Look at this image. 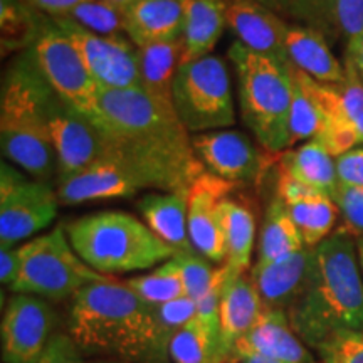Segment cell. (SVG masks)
I'll return each instance as SVG.
<instances>
[{
  "label": "cell",
  "instance_id": "30bf717a",
  "mask_svg": "<svg viewBox=\"0 0 363 363\" xmlns=\"http://www.w3.org/2000/svg\"><path fill=\"white\" fill-rule=\"evenodd\" d=\"M57 190L29 179L6 160L0 165V246L13 247L56 219Z\"/></svg>",
  "mask_w": 363,
  "mask_h": 363
},
{
  "label": "cell",
  "instance_id": "d590c367",
  "mask_svg": "<svg viewBox=\"0 0 363 363\" xmlns=\"http://www.w3.org/2000/svg\"><path fill=\"white\" fill-rule=\"evenodd\" d=\"M174 259L177 262V267H179L180 278L184 281L187 296L194 299L195 303L201 301L211 291L212 286L216 284L220 267L214 269L208 264V259L199 252L177 254Z\"/></svg>",
  "mask_w": 363,
  "mask_h": 363
},
{
  "label": "cell",
  "instance_id": "c3c4849f",
  "mask_svg": "<svg viewBox=\"0 0 363 363\" xmlns=\"http://www.w3.org/2000/svg\"><path fill=\"white\" fill-rule=\"evenodd\" d=\"M106 4H110L111 7H115L116 11L120 12H126L128 9H131L133 6H136L138 2H142V0H104Z\"/></svg>",
  "mask_w": 363,
  "mask_h": 363
},
{
  "label": "cell",
  "instance_id": "83f0119b",
  "mask_svg": "<svg viewBox=\"0 0 363 363\" xmlns=\"http://www.w3.org/2000/svg\"><path fill=\"white\" fill-rule=\"evenodd\" d=\"M303 247H306L305 240L294 224L288 207L278 195H274L262 220L256 262L264 264V262L278 261Z\"/></svg>",
  "mask_w": 363,
  "mask_h": 363
},
{
  "label": "cell",
  "instance_id": "d4e9b609",
  "mask_svg": "<svg viewBox=\"0 0 363 363\" xmlns=\"http://www.w3.org/2000/svg\"><path fill=\"white\" fill-rule=\"evenodd\" d=\"M184 56L182 65L211 56L227 26L225 0H182Z\"/></svg>",
  "mask_w": 363,
  "mask_h": 363
},
{
  "label": "cell",
  "instance_id": "681fc988",
  "mask_svg": "<svg viewBox=\"0 0 363 363\" xmlns=\"http://www.w3.org/2000/svg\"><path fill=\"white\" fill-rule=\"evenodd\" d=\"M357 249H358V257H360V266H362V274H363V235L357 238Z\"/></svg>",
  "mask_w": 363,
  "mask_h": 363
},
{
  "label": "cell",
  "instance_id": "74e56055",
  "mask_svg": "<svg viewBox=\"0 0 363 363\" xmlns=\"http://www.w3.org/2000/svg\"><path fill=\"white\" fill-rule=\"evenodd\" d=\"M363 30V0H331L328 12V34L345 39V45L357 39Z\"/></svg>",
  "mask_w": 363,
  "mask_h": 363
},
{
  "label": "cell",
  "instance_id": "7dc6e473",
  "mask_svg": "<svg viewBox=\"0 0 363 363\" xmlns=\"http://www.w3.org/2000/svg\"><path fill=\"white\" fill-rule=\"evenodd\" d=\"M227 363H283L281 360H276V358L262 355V353H256V352H242V353H235L229 358Z\"/></svg>",
  "mask_w": 363,
  "mask_h": 363
},
{
  "label": "cell",
  "instance_id": "7bdbcfd3",
  "mask_svg": "<svg viewBox=\"0 0 363 363\" xmlns=\"http://www.w3.org/2000/svg\"><path fill=\"white\" fill-rule=\"evenodd\" d=\"M26 6H29L34 11H38L49 17H62L67 16L81 4L89 2V0H21Z\"/></svg>",
  "mask_w": 363,
  "mask_h": 363
},
{
  "label": "cell",
  "instance_id": "d6986e66",
  "mask_svg": "<svg viewBox=\"0 0 363 363\" xmlns=\"http://www.w3.org/2000/svg\"><path fill=\"white\" fill-rule=\"evenodd\" d=\"M259 294L249 276H233L225 271L219 306V360L229 362L235 343L249 333L264 313Z\"/></svg>",
  "mask_w": 363,
  "mask_h": 363
},
{
  "label": "cell",
  "instance_id": "836d02e7",
  "mask_svg": "<svg viewBox=\"0 0 363 363\" xmlns=\"http://www.w3.org/2000/svg\"><path fill=\"white\" fill-rule=\"evenodd\" d=\"M153 318H155V335L157 343L162 353L169 357V348L172 338L179 330L184 328L189 321H192L197 315V305L189 296L174 299V301L163 303V305H152Z\"/></svg>",
  "mask_w": 363,
  "mask_h": 363
},
{
  "label": "cell",
  "instance_id": "ee69618b",
  "mask_svg": "<svg viewBox=\"0 0 363 363\" xmlns=\"http://www.w3.org/2000/svg\"><path fill=\"white\" fill-rule=\"evenodd\" d=\"M21 272L19 247L0 246V281L4 286L12 288Z\"/></svg>",
  "mask_w": 363,
  "mask_h": 363
},
{
  "label": "cell",
  "instance_id": "3957f363",
  "mask_svg": "<svg viewBox=\"0 0 363 363\" xmlns=\"http://www.w3.org/2000/svg\"><path fill=\"white\" fill-rule=\"evenodd\" d=\"M69 335L84 353L133 363H169L157 343L153 306L126 283L106 278L72 296Z\"/></svg>",
  "mask_w": 363,
  "mask_h": 363
},
{
  "label": "cell",
  "instance_id": "7a4b0ae2",
  "mask_svg": "<svg viewBox=\"0 0 363 363\" xmlns=\"http://www.w3.org/2000/svg\"><path fill=\"white\" fill-rule=\"evenodd\" d=\"M286 313L311 348L337 331H363V274L350 230H337L313 247L305 288Z\"/></svg>",
  "mask_w": 363,
  "mask_h": 363
},
{
  "label": "cell",
  "instance_id": "1f68e13d",
  "mask_svg": "<svg viewBox=\"0 0 363 363\" xmlns=\"http://www.w3.org/2000/svg\"><path fill=\"white\" fill-rule=\"evenodd\" d=\"M169 355L174 363H220L219 333L195 316L172 338Z\"/></svg>",
  "mask_w": 363,
  "mask_h": 363
},
{
  "label": "cell",
  "instance_id": "e575fe53",
  "mask_svg": "<svg viewBox=\"0 0 363 363\" xmlns=\"http://www.w3.org/2000/svg\"><path fill=\"white\" fill-rule=\"evenodd\" d=\"M67 19L74 21L84 29L99 35H126L125 34V13L116 11L104 0H89L71 11Z\"/></svg>",
  "mask_w": 363,
  "mask_h": 363
},
{
  "label": "cell",
  "instance_id": "44dd1931",
  "mask_svg": "<svg viewBox=\"0 0 363 363\" xmlns=\"http://www.w3.org/2000/svg\"><path fill=\"white\" fill-rule=\"evenodd\" d=\"M242 352L262 353L283 363H315L284 310H264L251 331L235 343L230 357Z\"/></svg>",
  "mask_w": 363,
  "mask_h": 363
},
{
  "label": "cell",
  "instance_id": "ab89813d",
  "mask_svg": "<svg viewBox=\"0 0 363 363\" xmlns=\"http://www.w3.org/2000/svg\"><path fill=\"white\" fill-rule=\"evenodd\" d=\"M337 172L340 184L363 192V145L337 157Z\"/></svg>",
  "mask_w": 363,
  "mask_h": 363
},
{
  "label": "cell",
  "instance_id": "8d00e7d4",
  "mask_svg": "<svg viewBox=\"0 0 363 363\" xmlns=\"http://www.w3.org/2000/svg\"><path fill=\"white\" fill-rule=\"evenodd\" d=\"M315 350L323 363H363V331H337Z\"/></svg>",
  "mask_w": 363,
  "mask_h": 363
},
{
  "label": "cell",
  "instance_id": "603a6c76",
  "mask_svg": "<svg viewBox=\"0 0 363 363\" xmlns=\"http://www.w3.org/2000/svg\"><path fill=\"white\" fill-rule=\"evenodd\" d=\"M286 54L289 65L325 84H342L345 65L331 52L325 34L310 26L289 24L286 33Z\"/></svg>",
  "mask_w": 363,
  "mask_h": 363
},
{
  "label": "cell",
  "instance_id": "8992f818",
  "mask_svg": "<svg viewBox=\"0 0 363 363\" xmlns=\"http://www.w3.org/2000/svg\"><path fill=\"white\" fill-rule=\"evenodd\" d=\"M238 74L240 116L267 153L289 148L293 66L249 51L239 40L227 51Z\"/></svg>",
  "mask_w": 363,
  "mask_h": 363
},
{
  "label": "cell",
  "instance_id": "f546056e",
  "mask_svg": "<svg viewBox=\"0 0 363 363\" xmlns=\"http://www.w3.org/2000/svg\"><path fill=\"white\" fill-rule=\"evenodd\" d=\"M306 247H316L333 230L338 207L330 195L315 192L296 202L286 203Z\"/></svg>",
  "mask_w": 363,
  "mask_h": 363
},
{
  "label": "cell",
  "instance_id": "f35d334b",
  "mask_svg": "<svg viewBox=\"0 0 363 363\" xmlns=\"http://www.w3.org/2000/svg\"><path fill=\"white\" fill-rule=\"evenodd\" d=\"M333 202L337 203L340 214L345 217L348 229L352 234L363 235V192L362 190L347 187L340 184V187L335 192Z\"/></svg>",
  "mask_w": 363,
  "mask_h": 363
},
{
  "label": "cell",
  "instance_id": "277c9868",
  "mask_svg": "<svg viewBox=\"0 0 363 363\" xmlns=\"http://www.w3.org/2000/svg\"><path fill=\"white\" fill-rule=\"evenodd\" d=\"M45 78L33 49L13 57L4 72L0 94V147L6 160L33 179H57V157L43 113Z\"/></svg>",
  "mask_w": 363,
  "mask_h": 363
},
{
  "label": "cell",
  "instance_id": "52a82bcc",
  "mask_svg": "<svg viewBox=\"0 0 363 363\" xmlns=\"http://www.w3.org/2000/svg\"><path fill=\"white\" fill-rule=\"evenodd\" d=\"M19 256V278L11 288L16 294L62 301L89 283L110 278L91 269L76 254L65 225H56L48 234L22 244Z\"/></svg>",
  "mask_w": 363,
  "mask_h": 363
},
{
  "label": "cell",
  "instance_id": "484cf974",
  "mask_svg": "<svg viewBox=\"0 0 363 363\" xmlns=\"http://www.w3.org/2000/svg\"><path fill=\"white\" fill-rule=\"evenodd\" d=\"M136 52H138L142 89L163 108L174 110L172 88H174L177 71L182 66L184 40L179 38L153 43L143 48H136Z\"/></svg>",
  "mask_w": 363,
  "mask_h": 363
},
{
  "label": "cell",
  "instance_id": "8fae6325",
  "mask_svg": "<svg viewBox=\"0 0 363 363\" xmlns=\"http://www.w3.org/2000/svg\"><path fill=\"white\" fill-rule=\"evenodd\" d=\"M43 113L57 157V182L66 180L104 155V138L88 116L57 96L45 81Z\"/></svg>",
  "mask_w": 363,
  "mask_h": 363
},
{
  "label": "cell",
  "instance_id": "5bb4252c",
  "mask_svg": "<svg viewBox=\"0 0 363 363\" xmlns=\"http://www.w3.org/2000/svg\"><path fill=\"white\" fill-rule=\"evenodd\" d=\"M56 311L48 301L33 294H13L4 311V363H38L54 337Z\"/></svg>",
  "mask_w": 363,
  "mask_h": 363
},
{
  "label": "cell",
  "instance_id": "bcb514c9",
  "mask_svg": "<svg viewBox=\"0 0 363 363\" xmlns=\"http://www.w3.org/2000/svg\"><path fill=\"white\" fill-rule=\"evenodd\" d=\"M256 2H259L264 7L271 9V11L278 13V16H288L294 19L301 0H256Z\"/></svg>",
  "mask_w": 363,
  "mask_h": 363
},
{
  "label": "cell",
  "instance_id": "9c48e42d",
  "mask_svg": "<svg viewBox=\"0 0 363 363\" xmlns=\"http://www.w3.org/2000/svg\"><path fill=\"white\" fill-rule=\"evenodd\" d=\"M29 48L33 49L40 72L57 96L96 125L99 121V86L84 66L74 44L51 17L38 12Z\"/></svg>",
  "mask_w": 363,
  "mask_h": 363
},
{
  "label": "cell",
  "instance_id": "2e32d148",
  "mask_svg": "<svg viewBox=\"0 0 363 363\" xmlns=\"http://www.w3.org/2000/svg\"><path fill=\"white\" fill-rule=\"evenodd\" d=\"M192 145L206 172L230 184L256 182L266 169L264 157L242 131L217 130L192 135Z\"/></svg>",
  "mask_w": 363,
  "mask_h": 363
},
{
  "label": "cell",
  "instance_id": "ffe728a7",
  "mask_svg": "<svg viewBox=\"0 0 363 363\" xmlns=\"http://www.w3.org/2000/svg\"><path fill=\"white\" fill-rule=\"evenodd\" d=\"M311 259L313 247H303L278 261L252 266L249 278L266 310L288 311L305 288Z\"/></svg>",
  "mask_w": 363,
  "mask_h": 363
},
{
  "label": "cell",
  "instance_id": "f1b7e54d",
  "mask_svg": "<svg viewBox=\"0 0 363 363\" xmlns=\"http://www.w3.org/2000/svg\"><path fill=\"white\" fill-rule=\"evenodd\" d=\"M227 257L225 271L233 276L246 274L251 264V254L256 238V220L246 206L227 197L222 202Z\"/></svg>",
  "mask_w": 363,
  "mask_h": 363
},
{
  "label": "cell",
  "instance_id": "cb8c5ba5",
  "mask_svg": "<svg viewBox=\"0 0 363 363\" xmlns=\"http://www.w3.org/2000/svg\"><path fill=\"white\" fill-rule=\"evenodd\" d=\"M182 0H142L125 12V34L135 48L182 38Z\"/></svg>",
  "mask_w": 363,
  "mask_h": 363
},
{
  "label": "cell",
  "instance_id": "f6af8a7d",
  "mask_svg": "<svg viewBox=\"0 0 363 363\" xmlns=\"http://www.w3.org/2000/svg\"><path fill=\"white\" fill-rule=\"evenodd\" d=\"M345 57L355 66V69L360 78L363 79V30L357 39H353L350 44H347V51H345Z\"/></svg>",
  "mask_w": 363,
  "mask_h": 363
},
{
  "label": "cell",
  "instance_id": "d6a6232c",
  "mask_svg": "<svg viewBox=\"0 0 363 363\" xmlns=\"http://www.w3.org/2000/svg\"><path fill=\"white\" fill-rule=\"evenodd\" d=\"M125 283L148 305H163V303L187 296L174 257L163 262L150 274L135 276V278L126 279Z\"/></svg>",
  "mask_w": 363,
  "mask_h": 363
},
{
  "label": "cell",
  "instance_id": "4fadbf2b",
  "mask_svg": "<svg viewBox=\"0 0 363 363\" xmlns=\"http://www.w3.org/2000/svg\"><path fill=\"white\" fill-rule=\"evenodd\" d=\"M65 33L84 66L104 89L142 88L138 67V52L135 44L125 35H99L84 29L67 17H51Z\"/></svg>",
  "mask_w": 363,
  "mask_h": 363
},
{
  "label": "cell",
  "instance_id": "5b68a950",
  "mask_svg": "<svg viewBox=\"0 0 363 363\" xmlns=\"http://www.w3.org/2000/svg\"><path fill=\"white\" fill-rule=\"evenodd\" d=\"M65 227L81 259L110 278L148 269L177 256L145 222L126 212H98L71 220Z\"/></svg>",
  "mask_w": 363,
  "mask_h": 363
},
{
  "label": "cell",
  "instance_id": "60d3db41",
  "mask_svg": "<svg viewBox=\"0 0 363 363\" xmlns=\"http://www.w3.org/2000/svg\"><path fill=\"white\" fill-rule=\"evenodd\" d=\"M38 363H84L81 348L71 335H54Z\"/></svg>",
  "mask_w": 363,
  "mask_h": 363
},
{
  "label": "cell",
  "instance_id": "ba28073f",
  "mask_svg": "<svg viewBox=\"0 0 363 363\" xmlns=\"http://www.w3.org/2000/svg\"><path fill=\"white\" fill-rule=\"evenodd\" d=\"M172 99L189 133L225 130L235 123L233 89L222 57L211 54L182 65L175 74Z\"/></svg>",
  "mask_w": 363,
  "mask_h": 363
},
{
  "label": "cell",
  "instance_id": "6da1fadb",
  "mask_svg": "<svg viewBox=\"0 0 363 363\" xmlns=\"http://www.w3.org/2000/svg\"><path fill=\"white\" fill-rule=\"evenodd\" d=\"M96 126L104 138L103 157L120 163L142 189L187 190L206 172L175 110L142 88H99Z\"/></svg>",
  "mask_w": 363,
  "mask_h": 363
},
{
  "label": "cell",
  "instance_id": "ac0fdd59",
  "mask_svg": "<svg viewBox=\"0 0 363 363\" xmlns=\"http://www.w3.org/2000/svg\"><path fill=\"white\" fill-rule=\"evenodd\" d=\"M57 197L62 206L131 197L142 190L135 177L110 157H101L66 180L57 182Z\"/></svg>",
  "mask_w": 363,
  "mask_h": 363
},
{
  "label": "cell",
  "instance_id": "7402d4cb",
  "mask_svg": "<svg viewBox=\"0 0 363 363\" xmlns=\"http://www.w3.org/2000/svg\"><path fill=\"white\" fill-rule=\"evenodd\" d=\"M138 211L145 224L177 254L197 252L189 235V189L145 195Z\"/></svg>",
  "mask_w": 363,
  "mask_h": 363
},
{
  "label": "cell",
  "instance_id": "9a60e30c",
  "mask_svg": "<svg viewBox=\"0 0 363 363\" xmlns=\"http://www.w3.org/2000/svg\"><path fill=\"white\" fill-rule=\"evenodd\" d=\"M235 184L203 172L189 189V235L192 246L206 259L222 264L227 247L222 202Z\"/></svg>",
  "mask_w": 363,
  "mask_h": 363
},
{
  "label": "cell",
  "instance_id": "7c38bea8",
  "mask_svg": "<svg viewBox=\"0 0 363 363\" xmlns=\"http://www.w3.org/2000/svg\"><path fill=\"white\" fill-rule=\"evenodd\" d=\"M345 81L325 84L303 72L305 83L320 103L325 115L318 138L335 158L363 145V79L345 57Z\"/></svg>",
  "mask_w": 363,
  "mask_h": 363
},
{
  "label": "cell",
  "instance_id": "e0dca14e",
  "mask_svg": "<svg viewBox=\"0 0 363 363\" xmlns=\"http://www.w3.org/2000/svg\"><path fill=\"white\" fill-rule=\"evenodd\" d=\"M225 16L227 26L244 48L276 61L289 62L284 45L289 24L278 13L256 0H225Z\"/></svg>",
  "mask_w": 363,
  "mask_h": 363
},
{
  "label": "cell",
  "instance_id": "b9f144b4",
  "mask_svg": "<svg viewBox=\"0 0 363 363\" xmlns=\"http://www.w3.org/2000/svg\"><path fill=\"white\" fill-rule=\"evenodd\" d=\"M331 0H301L294 19L305 21L306 26L328 35V12Z\"/></svg>",
  "mask_w": 363,
  "mask_h": 363
},
{
  "label": "cell",
  "instance_id": "4dcf8cb0",
  "mask_svg": "<svg viewBox=\"0 0 363 363\" xmlns=\"http://www.w3.org/2000/svg\"><path fill=\"white\" fill-rule=\"evenodd\" d=\"M293 104L289 115V147L298 142H310L318 138L323 130L325 115L320 103L303 78V72L293 66Z\"/></svg>",
  "mask_w": 363,
  "mask_h": 363
},
{
  "label": "cell",
  "instance_id": "4316f807",
  "mask_svg": "<svg viewBox=\"0 0 363 363\" xmlns=\"http://www.w3.org/2000/svg\"><path fill=\"white\" fill-rule=\"evenodd\" d=\"M278 169L330 197H333L340 187L337 158L331 155L320 138H313L296 150L281 153Z\"/></svg>",
  "mask_w": 363,
  "mask_h": 363
}]
</instances>
